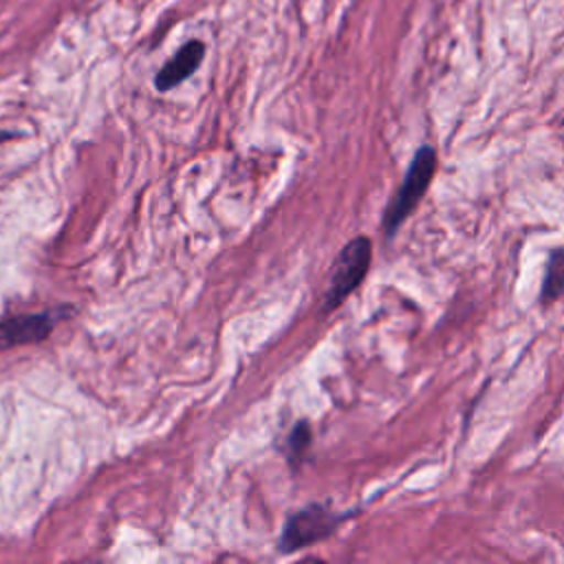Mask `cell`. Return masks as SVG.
<instances>
[{
    "instance_id": "1",
    "label": "cell",
    "mask_w": 564,
    "mask_h": 564,
    "mask_svg": "<svg viewBox=\"0 0 564 564\" xmlns=\"http://www.w3.org/2000/svg\"><path fill=\"white\" fill-rule=\"evenodd\" d=\"M434 170H436V150L432 145H421L412 161H410V167L403 176V183L401 187L397 189L392 203L386 207V214H383V231L386 236H394V231L399 229V225L412 214V209L419 205V200L423 198L425 189L430 187L432 183V176H434Z\"/></svg>"
},
{
    "instance_id": "2",
    "label": "cell",
    "mask_w": 564,
    "mask_h": 564,
    "mask_svg": "<svg viewBox=\"0 0 564 564\" xmlns=\"http://www.w3.org/2000/svg\"><path fill=\"white\" fill-rule=\"evenodd\" d=\"M370 258L372 245L366 236H357L344 245L330 273V284L324 295V311L337 308L361 284L370 269Z\"/></svg>"
},
{
    "instance_id": "3",
    "label": "cell",
    "mask_w": 564,
    "mask_h": 564,
    "mask_svg": "<svg viewBox=\"0 0 564 564\" xmlns=\"http://www.w3.org/2000/svg\"><path fill=\"white\" fill-rule=\"evenodd\" d=\"M339 522H341V516L333 513L324 505L304 507L302 511L293 513L286 520L282 538H280V549L284 553L300 551V549H304V546H308L313 542H319L326 535H330Z\"/></svg>"
},
{
    "instance_id": "4",
    "label": "cell",
    "mask_w": 564,
    "mask_h": 564,
    "mask_svg": "<svg viewBox=\"0 0 564 564\" xmlns=\"http://www.w3.org/2000/svg\"><path fill=\"white\" fill-rule=\"evenodd\" d=\"M64 313L66 308H55L0 319V350L46 339L57 326V322L64 317Z\"/></svg>"
},
{
    "instance_id": "5",
    "label": "cell",
    "mask_w": 564,
    "mask_h": 564,
    "mask_svg": "<svg viewBox=\"0 0 564 564\" xmlns=\"http://www.w3.org/2000/svg\"><path fill=\"white\" fill-rule=\"evenodd\" d=\"M205 55V44L198 40L187 42L185 46H181L176 51V55L172 59H167L161 70L154 77V84L159 90H170L174 86H178L183 79H187L200 64Z\"/></svg>"
},
{
    "instance_id": "6",
    "label": "cell",
    "mask_w": 564,
    "mask_h": 564,
    "mask_svg": "<svg viewBox=\"0 0 564 564\" xmlns=\"http://www.w3.org/2000/svg\"><path fill=\"white\" fill-rule=\"evenodd\" d=\"M564 293V247H555L549 251L544 282L540 291V300L544 304L555 302Z\"/></svg>"
},
{
    "instance_id": "7",
    "label": "cell",
    "mask_w": 564,
    "mask_h": 564,
    "mask_svg": "<svg viewBox=\"0 0 564 564\" xmlns=\"http://www.w3.org/2000/svg\"><path fill=\"white\" fill-rule=\"evenodd\" d=\"M308 445H311V427L306 421H300L289 434V460L297 463L304 456Z\"/></svg>"
},
{
    "instance_id": "8",
    "label": "cell",
    "mask_w": 564,
    "mask_h": 564,
    "mask_svg": "<svg viewBox=\"0 0 564 564\" xmlns=\"http://www.w3.org/2000/svg\"><path fill=\"white\" fill-rule=\"evenodd\" d=\"M7 137H9L7 132H0V139H7Z\"/></svg>"
}]
</instances>
